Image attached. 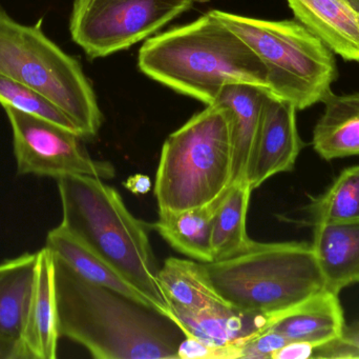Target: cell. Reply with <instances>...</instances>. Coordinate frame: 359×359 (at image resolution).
Instances as JSON below:
<instances>
[{
	"label": "cell",
	"instance_id": "obj_1",
	"mask_svg": "<svg viewBox=\"0 0 359 359\" xmlns=\"http://www.w3.org/2000/svg\"><path fill=\"white\" fill-rule=\"evenodd\" d=\"M54 263L60 337L97 359H178L186 334L175 318L88 282L55 255Z\"/></svg>",
	"mask_w": 359,
	"mask_h": 359
},
{
	"label": "cell",
	"instance_id": "obj_2",
	"mask_svg": "<svg viewBox=\"0 0 359 359\" xmlns=\"http://www.w3.org/2000/svg\"><path fill=\"white\" fill-rule=\"evenodd\" d=\"M138 65L151 79L206 105L230 84L268 90L267 72L257 55L211 11L147 38Z\"/></svg>",
	"mask_w": 359,
	"mask_h": 359
},
{
	"label": "cell",
	"instance_id": "obj_3",
	"mask_svg": "<svg viewBox=\"0 0 359 359\" xmlns=\"http://www.w3.org/2000/svg\"><path fill=\"white\" fill-rule=\"evenodd\" d=\"M62 221L74 235L115 268L162 313L174 312L158 280L160 268L149 240L153 225L135 217L119 192L88 175L57 179Z\"/></svg>",
	"mask_w": 359,
	"mask_h": 359
},
{
	"label": "cell",
	"instance_id": "obj_4",
	"mask_svg": "<svg viewBox=\"0 0 359 359\" xmlns=\"http://www.w3.org/2000/svg\"><path fill=\"white\" fill-rule=\"evenodd\" d=\"M213 287L231 307L269 316L274 322L327 290L308 242L251 240L242 251L204 263Z\"/></svg>",
	"mask_w": 359,
	"mask_h": 359
},
{
	"label": "cell",
	"instance_id": "obj_5",
	"mask_svg": "<svg viewBox=\"0 0 359 359\" xmlns=\"http://www.w3.org/2000/svg\"><path fill=\"white\" fill-rule=\"evenodd\" d=\"M232 162L229 111L219 103L207 105L163 143L155 183L159 214L219 200L231 185Z\"/></svg>",
	"mask_w": 359,
	"mask_h": 359
},
{
	"label": "cell",
	"instance_id": "obj_6",
	"mask_svg": "<svg viewBox=\"0 0 359 359\" xmlns=\"http://www.w3.org/2000/svg\"><path fill=\"white\" fill-rule=\"evenodd\" d=\"M257 55L267 72L269 94L297 111L322 103L337 79L334 53L305 25L211 10Z\"/></svg>",
	"mask_w": 359,
	"mask_h": 359
},
{
	"label": "cell",
	"instance_id": "obj_7",
	"mask_svg": "<svg viewBox=\"0 0 359 359\" xmlns=\"http://www.w3.org/2000/svg\"><path fill=\"white\" fill-rule=\"evenodd\" d=\"M43 20L22 25L0 6V75L33 89L61 110L83 139L98 134L103 116L77 59L44 34Z\"/></svg>",
	"mask_w": 359,
	"mask_h": 359
},
{
	"label": "cell",
	"instance_id": "obj_8",
	"mask_svg": "<svg viewBox=\"0 0 359 359\" xmlns=\"http://www.w3.org/2000/svg\"><path fill=\"white\" fill-rule=\"evenodd\" d=\"M196 0H74L72 39L90 59L128 50L187 12Z\"/></svg>",
	"mask_w": 359,
	"mask_h": 359
},
{
	"label": "cell",
	"instance_id": "obj_9",
	"mask_svg": "<svg viewBox=\"0 0 359 359\" xmlns=\"http://www.w3.org/2000/svg\"><path fill=\"white\" fill-rule=\"evenodd\" d=\"M13 134V151L19 175L58 179L69 175H88L109 181L116 175L109 162L92 158L83 138L48 120L4 105Z\"/></svg>",
	"mask_w": 359,
	"mask_h": 359
},
{
	"label": "cell",
	"instance_id": "obj_10",
	"mask_svg": "<svg viewBox=\"0 0 359 359\" xmlns=\"http://www.w3.org/2000/svg\"><path fill=\"white\" fill-rule=\"evenodd\" d=\"M297 107L266 92L261 128L249 171L252 190L294 169L303 143L297 131Z\"/></svg>",
	"mask_w": 359,
	"mask_h": 359
},
{
	"label": "cell",
	"instance_id": "obj_11",
	"mask_svg": "<svg viewBox=\"0 0 359 359\" xmlns=\"http://www.w3.org/2000/svg\"><path fill=\"white\" fill-rule=\"evenodd\" d=\"M59 337L54 255L44 247L38 251L35 280L20 334L27 359L57 358Z\"/></svg>",
	"mask_w": 359,
	"mask_h": 359
},
{
	"label": "cell",
	"instance_id": "obj_12",
	"mask_svg": "<svg viewBox=\"0 0 359 359\" xmlns=\"http://www.w3.org/2000/svg\"><path fill=\"white\" fill-rule=\"evenodd\" d=\"M175 320L186 337H196L209 346L244 345L270 328L269 316L242 311L229 305L192 310L172 307Z\"/></svg>",
	"mask_w": 359,
	"mask_h": 359
},
{
	"label": "cell",
	"instance_id": "obj_13",
	"mask_svg": "<svg viewBox=\"0 0 359 359\" xmlns=\"http://www.w3.org/2000/svg\"><path fill=\"white\" fill-rule=\"evenodd\" d=\"M295 19L344 60L359 63V14L347 0H287Z\"/></svg>",
	"mask_w": 359,
	"mask_h": 359
},
{
	"label": "cell",
	"instance_id": "obj_14",
	"mask_svg": "<svg viewBox=\"0 0 359 359\" xmlns=\"http://www.w3.org/2000/svg\"><path fill=\"white\" fill-rule=\"evenodd\" d=\"M266 92L265 89L252 84H230L223 89L215 101L227 107L231 118L233 147L231 185L248 181L261 128Z\"/></svg>",
	"mask_w": 359,
	"mask_h": 359
},
{
	"label": "cell",
	"instance_id": "obj_15",
	"mask_svg": "<svg viewBox=\"0 0 359 359\" xmlns=\"http://www.w3.org/2000/svg\"><path fill=\"white\" fill-rule=\"evenodd\" d=\"M311 244L327 290L359 284V221L314 223Z\"/></svg>",
	"mask_w": 359,
	"mask_h": 359
},
{
	"label": "cell",
	"instance_id": "obj_16",
	"mask_svg": "<svg viewBox=\"0 0 359 359\" xmlns=\"http://www.w3.org/2000/svg\"><path fill=\"white\" fill-rule=\"evenodd\" d=\"M345 327L339 294L324 290L283 316L269 329L280 333L288 341L318 348L339 339Z\"/></svg>",
	"mask_w": 359,
	"mask_h": 359
},
{
	"label": "cell",
	"instance_id": "obj_17",
	"mask_svg": "<svg viewBox=\"0 0 359 359\" xmlns=\"http://www.w3.org/2000/svg\"><path fill=\"white\" fill-rule=\"evenodd\" d=\"M316 122L312 145L325 160L359 155V91L337 95L331 91Z\"/></svg>",
	"mask_w": 359,
	"mask_h": 359
},
{
	"label": "cell",
	"instance_id": "obj_18",
	"mask_svg": "<svg viewBox=\"0 0 359 359\" xmlns=\"http://www.w3.org/2000/svg\"><path fill=\"white\" fill-rule=\"evenodd\" d=\"M46 248L88 282L117 291L130 299L155 308L134 285L90 250L62 223L48 232Z\"/></svg>",
	"mask_w": 359,
	"mask_h": 359
},
{
	"label": "cell",
	"instance_id": "obj_19",
	"mask_svg": "<svg viewBox=\"0 0 359 359\" xmlns=\"http://www.w3.org/2000/svg\"><path fill=\"white\" fill-rule=\"evenodd\" d=\"M158 280L170 308L198 311L229 305L215 290L204 263L168 257L160 269Z\"/></svg>",
	"mask_w": 359,
	"mask_h": 359
},
{
	"label": "cell",
	"instance_id": "obj_20",
	"mask_svg": "<svg viewBox=\"0 0 359 359\" xmlns=\"http://www.w3.org/2000/svg\"><path fill=\"white\" fill-rule=\"evenodd\" d=\"M223 196L201 208L159 214L153 229L182 254L200 263H212L213 218Z\"/></svg>",
	"mask_w": 359,
	"mask_h": 359
},
{
	"label": "cell",
	"instance_id": "obj_21",
	"mask_svg": "<svg viewBox=\"0 0 359 359\" xmlns=\"http://www.w3.org/2000/svg\"><path fill=\"white\" fill-rule=\"evenodd\" d=\"M38 252L0 263V331L20 339L31 296Z\"/></svg>",
	"mask_w": 359,
	"mask_h": 359
},
{
	"label": "cell",
	"instance_id": "obj_22",
	"mask_svg": "<svg viewBox=\"0 0 359 359\" xmlns=\"http://www.w3.org/2000/svg\"><path fill=\"white\" fill-rule=\"evenodd\" d=\"M252 191L249 181H244L230 185L224 194L213 218V261L240 252L252 240L247 233V214Z\"/></svg>",
	"mask_w": 359,
	"mask_h": 359
},
{
	"label": "cell",
	"instance_id": "obj_23",
	"mask_svg": "<svg viewBox=\"0 0 359 359\" xmlns=\"http://www.w3.org/2000/svg\"><path fill=\"white\" fill-rule=\"evenodd\" d=\"M308 210L314 223L359 221V166L344 170Z\"/></svg>",
	"mask_w": 359,
	"mask_h": 359
},
{
	"label": "cell",
	"instance_id": "obj_24",
	"mask_svg": "<svg viewBox=\"0 0 359 359\" xmlns=\"http://www.w3.org/2000/svg\"><path fill=\"white\" fill-rule=\"evenodd\" d=\"M0 105H10L29 115L48 120L81 136L79 129L54 103L29 86L0 75ZM82 137V136H81ZM83 138V137H82Z\"/></svg>",
	"mask_w": 359,
	"mask_h": 359
},
{
	"label": "cell",
	"instance_id": "obj_25",
	"mask_svg": "<svg viewBox=\"0 0 359 359\" xmlns=\"http://www.w3.org/2000/svg\"><path fill=\"white\" fill-rule=\"evenodd\" d=\"M242 359V346H209L196 337H186L180 344L178 359Z\"/></svg>",
	"mask_w": 359,
	"mask_h": 359
},
{
	"label": "cell",
	"instance_id": "obj_26",
	"mask_svg": "<svg viewBox=\"0 0 359 359\" xmlns=\"http://www.w3.org/2000/svg\"><path fill=\"white\" fill-rule=\"evenodd\" d=\"M313 358H359V322L346 325L339 339L316 348Z\"/></svg>",
	"mask_w": 359,
	"mask_h": 359
},
{
	"label": "cell",
	"instance_id": "obj_27",
	"mask_svg": "<svg viewBox=\"0 0 359 359\" xmlns=\"http://www.w3.org/2000/svg\"><path fill=\"white\" fill-rule=\"evenodd\" d=\"M289 341L280 333L268 329L242 346V359H271Z\"/></svg>",
	"mask_w": 359,
	"mask_h": 359
},
{
	"label": "cell",
	"instance_id": "obj_28",
	"mask_svg": "<svg viewBox=\"0 0 359 359\" xmlns=\"http://www.w3.org/2000/svg\"><path fill=\"white\" fill-rule=\"evenodd\" d=\"M316 347L309 344L299 341H289L288 344L276 351L271 359H307L313 358Z\"/></svg>",
	"mask_w": 359,
	"mask_h": 359
},
{
	"label": "cell",
	"instance_id": "obj_29",
	"mask_svg": "<svg viewBox=\"0 0 359 359\" xmlns=\"http://www.w3.org/2000/svg\"><path fill=\"white\" fill-rule=\"evenodd\" d=\"M0 359H27L20 339L0 331Z\"/></svg>",
	"mask_w": 359,
	"mask_h": 359
},
{
	"label": "cell",
	"instance_id": "obj_30",
	"mask_svg": "<svg viewBox=\"0 0 359 359\" xmlns=\"http://www.w3.org/2000/svg\"><path fill=\"white\" fill-rule=\"evenodd\" d=\"M124 187L136 195H144L151 190V179L144 174H135L124 181Z\"/></svg>",
	"mask_w": 359,
	"mask_h": 359
},
{
	"label": "cell",
	"instance_id": "obj_31",
	"mask_svg": "<svg viewBox=\"0 0 359 359\" xmlns=\"http://www.w3.org/2000/svg\"><path fill=\"white\" fill-rule=\"evenodd\" d=\"M347 1L351 4L352 8L359 14V0H347Z\"/></svg>",
	"mask_w": 359,
	"mask_h": 359
}]
</instances>
